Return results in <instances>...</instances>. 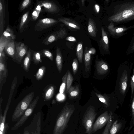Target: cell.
Masks as SVG:
<instances>
[{
	"label": "cell",
	"mask_w": 134,
	"mask_h": 134,
	"mask_svg": "<svg viewBox=\"0 0 134 134\" xmlns=\"http://www.w3.org/2000/svg\"><path fill=\"white\" fill-rule=\"evenodd\" d=\"M134 16V0L117 1L114 2L112 14L108 18L110 22L119 23L128 21Z\"/></svg>",
	"instance_id": "1"
},
{
	"label": "cell",
	"mask_w": 134,
	"mask_h": 134,
	"mask_svg": "<svg viewBox=\"0 0 134 134\" xmlns=\"http://www.w3.org/2000/svg\"><path fill=\"white\" fill-rule=\"evenodd\" d=\"M75 110L74 106L66 103L57 118L53 134H62L66 129L68 123Z\"/></svg>",
	"instance_id": "2"
},
{
	"label": "cell",
	"mask_w": 134,
	"mask_h": 134,
	"mask_svg": "<svg viewBox=\"0 0 134 134\" xmlns=\"http://www.w3.org/2000/svg\"><path fill=\"white\" fill-rule=\"evenodd\" d=\"M97 113L94 107L90 106L86 110L82 117V123L86 134H92V131Z\"/></svg>",
	"instance_id": "3"
},
{
	"label": "cell",
	"mask_w": 134,
	"mask_h": 134,
	"mask_svg": "<svg viewBox=\"0 0 134 134\" xmlns=\"http://www.w3.org/2000/svg\"><path fill=\"white\" fill-rule=\"evenodd\" d=\"M34 96V92H32L26 96L18 103L12 115V121H16L24 114L31 103Z\"/></svg>",
	"instance_id": "4"
},
{
	"label": "cell",
	"mask_w": 134,
	"mask_h": 134,
	"mask_svg": "<svg viewBox=\"0 0 134 134\" xmlns=\"http://www.w3.org/2000/svg\"><path fill=\"white\" fill-rule=\"evenodd\" d=\"M39 99V97L38 96L32 102L22 116L12 128L11 130L17 129L24 124L32 112L37 103Z\"/></svg>",
	"instance_id": "5"
},
{
	"label": "cell",
	"mask_w": 134,
	"mask_h": 134,
	"mask_svg": "<svg viewBox=\"0 0 134 134\" xmlns=\"http://www.w3.org/2000/svg\"><path fill=\"white\" fill-rule=\"evenodd\" d=\"M111 113H109L108 111H106L98 117L93 124L92 134L106 125L110 118Z\"/></svg>",
	"instance_id": "6"
},
{
	"label": "cell",
	"mask_w": 134,
	"mask_h": 134,
	"mask_svg": "<svg viewBox=\"0 0 134 134\" xmlns=\"http://www.w3.org/2000/svg\"><path fill=\"white\" fill-rule=\"evenodd\" d=\"M58 20L50 18H46L39 19L35 26V30L37 31H41L57 24Z\"/></svg>",
	"instance_id": "7"
},
{
	"label": "cell",
	"mask_w": 134,
	"mask_h": 134,
	"mask_svg": "<svg viewBox=\"0 0 134 134\" xmlns=\"http://www.w3.org/2000/svg\"><path fill=\"white\" fill-rule=\"evenodd\" d=\"M67 35L65 29L61 28L58 31L48 35L43 41L42 43L46 45H49L58 39L64 38Z\"/></svg>",
	"instance_id": "8"
},
{
	"label": "cell",
	"mask_w": 134,
	"mask_h": 134,
	"mask_svg": "<svg viewBox=\"0 0 134 134\" xmlns=\"http://www.w3.org/2000/svg\"><path fill=\"white\" fill-rule=\"evenodd\" d=\"M134 27V25L128 27H115L114 23L111 22L107 27L108 30L110 34L116 38L120 37L125 34L127 30Z\"/></svg>",
	"instance_id": "9"
},
{
	"label": "cell",
	"mask_w": 134,
	"mask_h": 134,
	"mask_svg": "<svg viewBox=\"0 0 134 134\" xmlns=\"http://www.w3.org/2000/svg\"><path fill=\"white\" fill-rule=\"evenodd\" d=\"M16 52L15 59L18 63L21 61L28 50L27 46L21 42H15Z\"/></svg>",
	"instance_id": "10"
},
{
	"label": "cell",
	"mask_w": 134,
	"mask_h": 134,
	"mask_svg": "<svg viewBox=\"0 0 134 134\" xmlns=\"http://www.w3.org/2000/svg\"><path fill=\"white\" fill-rule=\"evenodd\" d=\"M41 6L43 8V11L50 13H55L59 11V8L54 2L48 0L40 1Z\"/></svg>",
	"instance_id": "11"
},
{
	"label": "cell",
	"mask_w": 134,
	"mask_h": 134,
	"mask_svg": "<svg viewBox=\"0 0 134 134\" xmlns=\"http://www.w3.org/2000/svg\"><path fill=\"white\" fill-rule=\"evenodd\" d=\"M58 20L70 29L76 30L80 29V26L78 23L71 19L62 17L59 18Z\"/></svg>",
	"instance_id": "12"
},
{
	"label": "cell",
	"mask_w": 134,
	"mask_h": 134,
	"mask_svg": "<svg viewBox=\"0 0 134 134\" xmlns=\"http://www.w3.org/2000/svg\"><path fill=\"white\" fill-rule=\"evenodd\" d=\"M5 8L4 1L0 0V35H2L4 31L5 23Z\"/></svg>",
	"instance_id": "13"
},
{
	"label": "cell",
	"mask_w": 134,
	"mask_h": 134,
	"mask_svg": "<svg viewBox=\"0 0 134 134\" xmlns=\"http://www.w3.org/2000/svg\"><path fill=\"white\" fill-rule=\"evenodd\" d=\"M102 37L100 41V45L104 50L107 52H109V41L106 32L103 27L101 28Z\"/></svg>",
	"instance_id": "14"
},
{
	"label": "cell",
	"mask_w": 134,
	"mask_h": 134,
	"mask_svg": "<svg viewBox=\"0 0 134 134\" xmlns=\"http://www.w3.org/2000/svg\"><path fill=\"white\" fill-rule=\"evenodd\" d=\"M4 49L8 55L13 59H15L16 48L15 42L14 40H9Z\"/></svg>",
	"instance_id": "15"
},
{
	"label": "cell",
	"mask_w": 134,
	"mask_h": 134,
	"mask_svg": "<svg viewBox=\"0 0 134 134\" xmlns=\"http://www.w3.org/2000/svg\"><path fill=\"white\" fill-rule=\"evenodd\" d=\"M5 55L0 54V84L4 78L7 77V70L5 61Z\"/></svg>",
	"instance_id": "16"
},
{
	"label": "cell",
	"mask_w": 134,
	"mask_h": 134,
	"mask_svg": "<svg viewBox=\"0 0 134 134\" xmlns=\"http://www.w3.org/2000/svg\"><path fill=\"white\" fill-rule=\"evenodd\" d=\"M128 81L127 72L125 70L122 73L119 82V88L120 92L124 95L126 90Z\"/></svg>",
	"instance_id": "17"
},
{
	"label": "cell",
	"mask_w": 134,
	"mask_h": 134,
	"mask_svg": "<svg viewBox=\"0 0 134 134\" xmlns=\"http://www.w3.org/2000/svg\"><path fill=\"white\" fill-rule=\"evenodd\" d=\"M96 66L97 72L100 75L105 74L108 70L109 68L107 64L103 60L97 61Z\"/></svg>",
	"instance_id": "18"
},
{
	"label": "cell",
	"mask_w": 134,
	"mask_h": 134,
	"mask_svg": "<svg viewBox=\"0 0 134 134\" xmlns=\"http://www.w3.org/2000/svg\"><path fill=\"white\" fill-rule=\"evenodd\" d=\"M87 30L90 35L92 37H96L97 29L96 24L93 19L91 18L88 19Z\"/></svg>",
	"instance_id": "19"
},
{
	"label": "cell",
	"mask_w": 134,
	"mask_h": 134,
	"mask_svg": "<svg viewBox=\"0 0 134 134\" xmlns=\"http://www.w3.org/2000/svg\"><path fill=\"white\" fill-rule=\"evenodd\" d=\"M55 62L58 70L60 73L62 68L63 60L60 48L58 47H57L56 49Z\"/></svg>",
	"instance_id": "20"
},
{
	"label": "cell",
	"mask_w": 134,
	"mask_h": 134,
	"mask_svg": "<svg viewBox=\"0 0 134 134\" xmlns=\"http://www.w3.org/2000/svg\"><path fill=\"white\" fill-rule=\"evenodd\" d=\"M45 88L44 93V101L50 100L52 97L54 93V87L52 85H48Z\"/></svg>",
	"instance_id": "21"
},
{
	"label": "cell",
	"mask_w": 134,
	"mask_h": 134,
	"mask_svg": "<svg viewBox=\"0 0 134 134\" xmlns=\"http://www.w3.org/2000/svg\"><path fill=\"white\" fill-rule=\"evenodd\" d=\"M88 48L86 47L84 51V64L85 70L86 72L90 69L91 60V55L88 52Z\"/></svg>",
	"instance_id": "22"
},
{
	"label": "cell",
	"mask_w": 134,
	"mask_h": 134,
	"mask_svg": "<svg viewBox=\"0 0 134 134\" xmlns=\"http://www.w3.org/2000/svg\"><path fill=\"white\" fill-rule=\"evenodd\" d=\"M31 52L30 48L28 51L23 63V67L24 70L28 72L30 69V64Z\"/></svg>",
	"instance_id": "23"
},
{
	"label": "cell",
	"mask_w": 134,
	"mask_h": 134,
	"mask_svg": "<svg viewBox=\"0 0 134 134\" xmlns=\"http://www.w3.org/2000/svg\"><path fill=\"white\" fill-rule=\"evenodd\" d=\"M29 12H27L22 16L19 27L20 32H22L24 29L28 20Z\"/></svg>",
	"instance_id": "24"
},
{
	"label": "cell",
	"mask_w": 134,
	"mask_h": 134,
	"mask_svg": "<svg viewBox=\"0 0 134 134\" xmlns=\"http://www.w3.org/2000/svg\"><path fill=\"white\" fill-rule=\"evenodd\" d=\"M2 35L9 40H14L16 38L15 35L13 30L8 25Z\"/></svg>",
	"instance_id": "25"
},
{
	"label": "cell",
	"mask_w": 134,
	"mask_h": 134,
	"mask_svg": "<svg viewBox=\"0 0 134 134\" xmlns=\"http://www.w3.org/2000/svg\"><path fill=\"white\" fill-rule=\"evenodd\" d=\"M122 125V123H119L117 120H115L113 123L109 134H116L120 130Z\"/></svg>",
	"instance_id": "26"
},
{
	"label": "cell",
	"mask_w": 134,
	"mask_h": 134,
	"mask_svg": "<svg viewBox=\"0 0 134 134\" xmlns=\"http://www.w3.org/2000/svg\"><path fill=\"white\" fill-rule=\"evenodd\" d=\"M76 55L77 59L80 63L82 62V56L83 47L82 43L81 42H79L76 47Z\"/></svg>",
	"instance_id": "27"
},
{
	"label": "cell",
	"mask_w": 134,
	"mask_h": 134,
	"mask_svg": "<svg viewBox=\"0 0 134 134\" xmlns=\"http://www.w3.org/2000/svg\"><path fill=\"white\" fill-rule=\"evenodd\" d=\"M41 7L40 1H37L36 7L32 15V17L34 20H36L38 18L41 11Z\"/></svg>",
	"instance_id": "28"
},
{
	"label": "cell",
	"mask_w": 134,
	"mask_h": 134,
	"mask_svg": "<svg viewBox=\"0 0 134 134\" xmlns=\"http://www.w3.org/2000/svg\"><path fill=\"white\" fill-rule=\"evenodd\" d=\"M9 40L3 35H2L0 36V53L4 52V50Z\"/></svg>",
	"instance_id": "29"
},
{
	"label": "cell",
	"mask_w": 134,
	"mask_h": 134,
	"mask_svg": "<svg viewBox=\"0 0 134 134\" xmlns=\"http://www.w3.org/2000/svg\"><path fill=\"white\" fill-rule=\"evenodd\" d=\"M68 71L66 72L62 78V82L61 84L59 89V92L60 94H63L64 92L66 87L67 78Z\"/></svg>",
	"instance_id": "30"
},
{
	"label": "cell",
	"mask_w": 134,
	"mask_h": 134,
	"mask_svg": "<svg viewBox=\"0 0 134 134\" xmlns=\"http://www.w3.org/2000/svg\"><path fill=\"white\" fill-rule=\"evenodd\" d=\"M46 69V67L43 66L38 70L35 75L37 80H40L43 78Z\"/></svg>",
	"instance_id": "31"
},
{
	"label": "cell",
	"mask_w": 134,
	"mask_h": 134,
	"mask_svg": "<svg viewBox=\"0 0 134 134\" xmlns=\"http://www.w3.org/2000/svg\"><path fill=\"white\" fill-rule=\"evenodd\" d=\"M67 71H68V74L66 81V91L67 92H68L70 88L71 87L74 79L71 74L69 70H68Z\"/></svg>",
	"instance_id": "32"
},
{
	"label": "cell",
	"mask_w": 134,
	"mask_h": 134,
	"mask_svg": "<svg viewBox=\"0 0 134 134\" xmlns=\"http://www.w3.org/2000/svg\"><path fill=\"white\" fill-rule=\"evenodd\" d=\"M111 113L109 119L106 125L104 130L102 134H109V131L112 124L113 123L112 116Z\"/></svg>",
	"instance_id": "33"
},
{
	"label": "cell",
	"mask_w": 134,
	"mask_h": 134,
	"mask_svg": "<svg viewBox=\"0 0 134 134\" xmlns=\"http://www.w3.org/2000/svg\"><path fill=\"white\" fill-rule=\"evenodd\" d=\"M79 89L77 87H71L68 91L70 96L72 97L77 96L79 94Z\"/></svg>",
	"instance_id": "34"
},
{
	"label": "cell",
	"mask_w": 134,
	"mask_h": 134,
	"mask_svg": "<svg viewBox=\"0 0 134 134\" xmlns=\"http://www.w3.org/2000/svg\"><path fill=\"white\" fill-rule=\"evenodd\" d=\"M33 59L34 63L36 65L42 62L41 57L40 53L39 52H36L34 53Z\"/></svg>",
	"instance_id": "35"
},
{
	"label": "cell",
	"mask_w": 134,
	"mask_h": 134,
	"mask_svg": "<svg viewBox=\"0 0 134 134\" xmlns=\"http://www.w3.org/2000/svg\"><path fill=\"white\" fill-rule=\"evenodd\" d=\"M96 94L99 100L103 103L105 105L106 107H107L109 106V102L107 98L100 94L97 93H96Z\"/></svg>",
	"instance_id": "36"
},
{
	"label": "cell",
	"mask_w": 134,
	"mask_h": 134,
	"mask_svg": "<svg viewBox=\"0 0 134 134\" xmlns=\"http://www.w3.org/2000/svg\"><path fill=\"white\" fill-rule=\"evenodd\" d=\"M32 1L31 0H25L21 3L20 7V10L22 11L30 5Z\"/></svg>",
	"instance_id": "37"
},
{
	"label": "cell",
	"mask_w": 134,
	"mask_h": 134,
	"mask_svg": "<svg viewBox=\"0 0 134 134\" xmlns=\"http://www.w3.org/2000/svg\"><path fill=\"white\" fill-rule=\"evenodd\" d=\"M43 55L52 61L53 60V56L52 53L48 49H44L42 51Z\"/></svg>",
	"instance_id": "38"
},
{
	"label": "cell",
	"mask_w": 134,
	"mask_h": 134,
	"mask_svg": "<svg viewBox=\"0 0 134 134\" xmlns=\"http://www.w3.org/2000/svg\"><path fill=\"white\" fill-rule=\"evenodd\" d=\"M72 66L73 73L75 75L77 71L79 66L78 60L76 59L75 58L74 59Z\"/></svg>",
	"instance_id": "39"
},
{
	"label": "cell",
	"mask_w": 134,
	"mask_h": 134,
	"mask_svg": "<svg viewBox=\"0 0 134 134\" xmlns=\"http://www.w3.org/2000/svg\"><path fill=\"white\" fill-rule=\"evenodd\" d=\"M134 52V37L133 38L127 51V53L129 54Z\"/></svg>",
	"instance_id": "40"
},
{
	"label": "cell",
	"mask_w": 134,
	"mask_h": 134,
	"mask_svg": "<svg viewBox=\"0 0 134 134\" xmlns=\"http://www.w3.org/2000/svg\"><path fill=\"white\" fill-rule=\"evenodd\" d=\"M130 85L131 88V97L134 90V68L133 69V74L131 79Z\"/></svg>",
	"instance_id": "41"
},
{
	"label": "cell",
	"mask_w": 134,
	"mask_h": 134,
	"mask_svg": "<svg viewBox=\"0 0 134 134\" xmlns=\"http://www.w3.org/2000/svg\"><path fill=\"white\" fill-rule=\"evenodd\" d=\"M131 109L132 111V121L133 124L134 122V96L132 100L131 104Z\"/></svg>",
	"instance_id": "42"
},
{
	"label": "cell",
	"mask_w": 134,
	"mask_h": 134,
	"mask_svg": "<svg viewBox=\"0 0 134 134\" xmlns=\"http://www.w3.org/2000/svg\"><path fill=\"white\" fill-rule=\"evenodd\" d=\"M66 40L67 41L71 42H76V40L75 37L72 36H69L66 37Z\"/></svg>",
	"instance_id": "43"
},
{
	"label": "cell",
	"mask_w": 134,
	"mask_h": 134,
	"mask_svg": "<svg viewBox=\"0 0 134 134\" xmlns=\"http://www.w3.org/2000/svg\"><path fill=\"white\" fill-rule=\"evenodd\" d=\"M94 9L95 12L98 14L99 13L100 10V6L98 4H96L94 6Z\"/></svg>",
	"instance_id": "44"
},
{
	"label": "cell",
	"mask_w": 134,
	"mask_h": 134,
	"mask_svg": "<svg viewBox=\"0 0 134 134\" xmlns=\"http://www.w3.org/2000/svg\"><path fill=\"white\" fill-rule=\"evenodd\" d=\"M88 52L90 54H94L96 53V50L94 48L92 47L89 49Z\"/></svg>",
	"instance_id": "45"
},
{
	"label": "cell",
	"mask_w": 134,
	"mask_h": 134,
	"mask_svg": "<svg viewBox=\"0 0 134 134\" xmlns=\"http://www.w3.org/2000/svg\"><path fill=\"white\" fill-rule=\"evenodd\" d=\"M133 20H134V16H132V17L130 18L129 20V21H130Z\"/></svg>",
	"instance_id": "46"
},
{
	"label": "cell",
	"mask_w": 134,
	"mask_h": 134,
	"mask_svg": "<svg viewBox=\"0 0 134 134\" xmlns=\"http://www.w3.org/2000/svg\"><path fill=\"white\" fill-rule=\"evenodd\" d=\"M85 1L84 0H82L81 1V3L82 5L83 6L84 5Z\"/></svg>",
	"instance_id": "47"
},
{
	"label": "cell",
	"mask_w": 134,
	"mask_h": 134,
	"mask_svg": "<svg viewBox=\"0 0 134 134\" xmlns=\"http://www.w3.org/2000/svg\"><path fill=\"white\" fill-rule=\"evenodd\" d=\"M25 134H29L28 133H26Z\"/></svg>",
	"instance_id": "48"
},
{
	"label": "cell",
	"mask_w": 134,
	"mask_h": 134,
	"mask_svg": "<svg viewBox=\"0 0 134 134\" xmlns=\"http://www.w3.org/2000/svg\"><path fill=\"white\" fill-rule=\"evenodd\" d=\"M134 124V122H133V124Z\"/></svg>",
	"instance_id": "49"
}]
</instances>
